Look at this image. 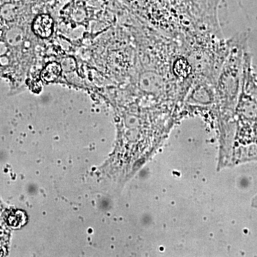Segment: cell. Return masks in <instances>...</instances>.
Wrapping results in <instances>:
<instances>
[{
	"instance_id": "2",
	"label": "cell",
	"mask_w": 257,
	"mask_h": 257,
	"mask_svg": "<svg viewBox=\"0 0 257 257\" xmlns=\"http://www.w3.org/2000/svg\"><path fill=\"white\" fill-rule=\"evenodd\" d=\"M62 71V66L60 64L51 62L47 64L46 67L42 70L41 73L42 80L46 82H55L56 79L60 77Z\"/></svg>"
},
{
	"instance_id": "3",
	"label": "cell",
	"mask_w": 257,
	"mask_h": 257,
	"mask_svg": "<svg viewBox=\"0 0 257 257\" xmlns=\"http://www.w3.org/2000/svg\"><path fill=\"white\" fill-rule=\"evenodd\" d=\"M1 209H0V253H3V248L8 242V230L5 227V222L2 219Z\"/></svg>"
},
{
	"instance_id": "1",
	"label": "cell",
	"mask_w": 257,
	"mask_h": 257,
	"mask_svg": "<svg viewBox=\"0 0 257 257\" xmlns=\"http://www.w3.org/2000/svg\"><path fill=\"white\" fill-rule=\"evenodd\" d=\"M53 20L48 15H39L32 25L33 32L41 38L50 37L53 32Z\"/></svg>"
}]
</instances>
